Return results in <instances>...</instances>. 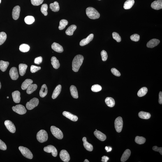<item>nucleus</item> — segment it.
<instances>
[{
    "mask_svg": "<svg viewBox=\"0 0 162 162\" xmlns=\"http://www.w3.org/2000/svg\"><path fill=\"white\" fill-rule=\"evenodd\" d=\"M33 81L30 79H26L23 83L22 84V88L23 90H26L27 89L28 87L32 84Z\"/></svg>",
    "mask_w": 162,
    "mask_h": 162,
    "instance_id": "28",
    "label": "nucleus"
},
{
    "mask_svg": "<svg viewBox=\"0 0 162 162\" xmlns=\"http://www.w3.org/2000/svg\"><path fill=\"white\" fill-rule=\"evenodd\" d=\"M48 92V89L47 86L45 84H44L42 85L41 89L39 92V95L40 97L42 98L44 97L47 94Z\"/></svg>",
    "mask_w": 162,
    "mask_h": 162,
    "instance_id": "23",
    "label": "nucleus"
},
{
    "mask_svg": "<svg viewBox=\"0 0 162 162\" xmlns=\"http://www.w3.org/2000/svg\"><path fill=\"white\" fill-rule=\"evenodd\" d=\"M83 56L77 55L75 56L72 62V69L75 72H77L82 64L84 60Z\"/></svg>",
    "mask_w": 162,
    "mask_h": 162,
    "instance_id": "1",
    "label": "nucleus"
},
{
    "mask_svg": "<svg viewBox=\"0 0 162 162\" xmlns=\"http://www.w3.org/2000/svg\"><path fill=\"white\" fill-rule=\"evenodd\" d=\"M98 1H101V0H98Z\"/></svg>",
    "mask_w": 162,
    "mask_h": 162,
    "instance_id": "61",
    "label": "nucleus"
},
{
    "mask_svg": "<svg viewBox=\"0 0 162 162\" xmlns=\"http://www.w3.org/2000/svg\"><path fill=\"white\" fill-rule=\"evenodd\" d=\"M153 150L157 151V152H159L160 154L162 155V148L158 147L156 146H154L153 147Z\"/></svg>",
    "mask_w": 162,
    "mask_h": 162,
    "instance_id": "52",
    "label": "nucleus"
},
{
    "mask_svg": "<svg viewBox=\"0 0 162 162\" xmlns=\"http://www.w3.org/2000/svg\"><path fill=\"white\" fill-rule=\"evenodd\" d=\"M1 82H0V89H1Z\"/></svg>",
    "mask_w": 162,
    "mask_h": 162,
    "instance_id": "58",
    "label": "nucleus"
},
{
    "mask_svg": "<svg viewBox=\"0 0 162 162\" xmlns=\"http://www.w3.org/2000/svg\"><path fill=\"white\" fill-rule=\"evenodd\" d=\"M147 91L148 89L147 87H142L138 91V95L139 97L144 96L147 94Z\"/></svg>",
    "mask_w": 162,
    "mask_h": 162,
    "instance_id": "37",
    "label": "nucleus"
},
{
    "mask_svg": "<svg viewBox=\"0 0 162 162\" xmlns=\"http://www.w3.org/2000/svg\"><path fill=\"white\" fill-rule=\"evenodd\" d=\"M63 115L71 120L74 121H77L78 120V117L77 116L66 111L64 112L63 113Z\"/></svg>",
    "mask_w": 162,
    "mask_h": 162,
    "instance_id": "17",
    "label": "nucleus"
},
{
    "mask_svg": "<svg viewBox=\"0 0 162 162\" xmlns=\"http://www.w3.org/2000/svg\"><path fill=\"white\" fill-rule=\"evenodd\" d=\"M158 103L160 104L161 105L162 104V93L161 91L159 93Z\"/></svg>",
    "mask_w": 162,
    "mask_h": 162,
    "instance_id": "53",
    "label": "nucleus"
},
{
    "mask_svg": "<svg viewBox=\"0 0 162 162\" xmlns=\"http://www.w3.org/2000/svg\"><path fill=\"white\" fill-rule=\"evenodd\" d=\"M44 150L45 152L47 153H52L53 156L56 157L57 156V151L56 148L54 146L52 145L47 146L44 148Z\"/></svg>",
    "mask_w": 162,
    "mask_h": 162,
    "instance_id": "9",
    "label": "nucleus"
},
{
    "mask_svg": "<svg viewBox=\"0 0 162 162\" xmlns=\"http://www.w3.org/2000/svg\"><path fill=\"white\" fill-rule=\"evenodd\" d=\"M113 37L118 43L121 41V37L119 36L118 33L116 32H113L112 33Z\"/></svg>",
    "mask_w": 162,
    "mask_h": 162,
    "instance_id": "44",
    "label": "nucleus"
},
{
    "mask_svg": "<svg viewBox=\"0 0 162 162\" xmlns=\"http://www.w3.org/2000/svg\"><path fill=\"white\" fill-rule=\"evenodd\" d=\"M84 162H89V161H88V160L87 159H85L84 161Z\"/></svg>",
    "mask_w": 162,
    "mask_h": 162,
    "instance_id": "57",
    "label": "nucleus"
},
{
    "mask_svg": "<svg viewBox=\"0 0 162 162\" xmlns=\"http://www.w3.org/2000/svg\"><path fill=\"white\" fill-rule=\"evenodd\" d=\"M7 98H9V97H8V96L7 97Z\"/></svg>",
    "mask_w": 162,
    "mask_h": 162,
    "instance_id": "60",
    "label": "nucleus"
},
{
    "mask_svg": "<svg viewBox=\"0 0 162 162\" xmlns=\"http://www.w3.org/2000/svg\"><path fill=\"white\" fill-rule=\"evenodd\" d=\"M12 98L13 101L16 103H20L21 98L20 97L21 93L20 92L18 91H16L14 92L12 94Z\"/></svg>",
    "mask_w": 162,
    "mask_h": 162,
    "instance_id": "16",
    "label": "nucleus"
},
{
    "mask_svg": "<svg viewBox=\"0 0 162 162\" xmlns=\"http://www.w3.org/2000/svg\"><path fill=\"white\" fill-rule=\"evenodd\" d=\"M140 36L138 34H134L130 36V39L133 41L137 42L140 40Z\"/></svg>",
    "mask_w": 162,
    "mask_h": 162,
    "instance_id": "46",
    "label": "nucleus"
},
{
    "mask_svg": "<svg viewBox=\"0 0 162 162\" xmlns=\"http://www.w3.org/2000/svg\"><path fill=\"white\" fill-rule=\"evenodd\" d=\"M131 152L129 149H127L124 151L121 156V162H124L127 161L131 155Z\"/></svg>",
    "mask_w": 162,
    "mask_h": 162,
    "instance_id": "22",
    "label": "nucleus"
},
{
    "mask_svg": "<svg viewBox=\"0 0 162 162\" xmlns=\"http://www.w3.org/2000/svg\"><path fill=\"white\" fill-rule=\"evenodd\" d=\"M91 89L93 92H97L101 90L102 87L98 84H95L92 86Z\"/></svg>",
    "mask_w": 162,
    "mask_h": 162,
    "instance_id": "43",
    "label": "nucleus"
},
{
    "mask_svg": "<svg viewBox=\"0 0 162 162\" xmlns=\"http://www.w3.org/2000/svg\"><path fill=\"white\" fill-rule=\"evenodd\" d=\"M40 69H41V67H40L32 65L31 66V71L32 73H34L40 70Z\"/></svg>",
    "mask_w": 162,
    "mask_h": 162,
    "instance_id": "48",
    "label": "nucleus"
},
{
    "mask_svg": "<svg viewBox=\"0 0 162 162\" xmlns=\"http://www.w3.org/2000/svg\"><path fill=\"white\" fill-rule=\"evenodd\" d=\"M151 7L154 9L158 10L162 8V1L157 0L153 2L151 5Z\"/></svg>",
    "mask_w": 162,
    "mask_h": 162,
    "instance_id": "15",
    "label": "nucleus"
},
{
    "mask_svg": "<svg viewBox=\"0 0 162 162\" xmlns=\"http://www.w3.org/2000/svg\"><path fill=\"white\" fill-rule=\"evenodd\" d=\"M44 0H31V3L33 6H38L43 3Z\"/></svg>",
    "mask_w": 162,
    "mask_h": 162,
    "instance_id": "45",
    "label": "nucleus"
},
{
    "mask_svg": "<svg viewBox=\"0 0 162 162\" xmlns=\"http://www.w3.org/2000/svg\"><path fill=\"white\" fill-rule=\"evenodd\" d=\"M50 8L52 11L55 12L59 11L60 9L58 3L56 1L53 3H50Z\"/></svg>",
    "mask_w": 162,
    "mask_h": 162,
    "instance_id": "31",
    "label": "nucleus"
},
{
    "mask_svg": "<svg viewBox=\"0 0 162 162\" xmlns=\"http://www.w3.org/2000/svg\"><path fill=\"white\" fill-rule=\"evenodd\" d=\"M52 48L55 52L61 53L63 52V47L61 45L56 43H54L52 45Z\"/></svg>",
    "mask_w": 162,
    "mask_h": 162,
    "instance_id": "19",
    "label": "nucleus"
},
{
    "mask_svg": "<svg viewBox=\"0 0 162 162\" xmlns=\"http://www.w3.org/2000/svg\"><path fill=\"white\" fill-rule=\"evenodd\" d=\"M70 91L73 97L75 98H78V93L76 87L75 86L72 85L70 87Z\"/></svg>",
    "mask_w": 162,
    "mask_h": 162,
    "instance_id": "25",
    "label": "nucleus"
},
{
    "mask_svg": "<svg viewBox=\"0 0 162 162\" xmlns=\"http://www.w3.org/2000/svg\"><path fill=\"white\" fill-rule=\"evenodd\" d=\"M0 149L3 150H6L7 147L6 144L0 139Z\"/></svg>",
    "mask_w": 162,
    "mask_h": 162,
    "instance_id": "50",
    "label": "nucleus"
},
{
    "mask_svg": "<svg viewBox=\"0 0 162 162\" xmlns=\"http://www.w3.org/2000/svg\"><path fill=\"white\" fill-rule=\"evenodd\" d=\"M37 88V85L36 84H31L27 89L26 93L28 94H30L36 90Z\"/></svg>",
    "mask_w": 162,
    "mask_h": 162,
    "instance_id": "35",
    "label": "nucleus"
},
{
    "mask_svg": "<svg viewBox=\"0 0 162 162\" xmlns=\"http://www.w3.org/2000/svg\"><path fill=\"white\" fill-rule=\"evenodd\" d=\"M51 63L53 68L55 69H57L60 66L59 61L55 57H53L51 59Z\"/></svg>",
    "mask_w": 162,
    "mask_h": 162,
    "instance_id": "26",
    "label": "nucleus"
},
{
    "mask_svg": "<svg viewBox=\"0 0 162 162\" xmlns=\"http://www.w3.org/2000/svg\"><path fill=\"white\" fill-rule=\"evenodd\" d=\"M62 88V86L59 85L56 87L53 93L52 97L53 99H55L57 98L60 93Z\"/></svg>",
    "mask_w": 162,
    "mask_h": 162,
    "instance_id": "24",
    "label": "nucleus"
},
{
    "mask_svg": "<svg viewBox=\"0 0 162 162\" xmlns=\"http://www.w3.org/2000/svg\"><path fill=\"white\" fill-rule=\"evenodd\" d=\"M7 37L6 33L4 32L0 33V45L4 43Z\"/></svg>",
    "mask_w": 162,
    "mask_h": 162,
    "instance_id": "41",
    "label": "nucleus"
},
{
    "mask_svg": "<svg viewBox=\"0 0 162 162\" xmlns=\"http://www.w3.org/2000/svg\"><path fill=\"white\" fill-rule=\"evenodd\" d=\"M37 140L41 143L46 141L48 139V134L46 131L44 130H41L37 133Z\"/></svg>",
    "mask_w": 162,
    "mask_h": 162,
    "instance_id": "3",
    "label": "nucleus"
},
{
    "mask_svg": "<svg viewBox=\"0 0 162 162\" xmlns=\"http://www.w3.org/2000/svg\"><path fill=\"white\" fill-rule=\"evenodd\" d=\"M50 131L54 136L59 139H62L63 137V133L61 130L58 128L54 126L50 127Z\"/></svg>",
    "mask_w": 162,
    "mask_h": 162,
    "instance_id": "4",
    "label": "nucleus"
},
{
    "mask_svg": "<svg viewBox=\"0 0 162 162\" xmlns=\"http://www.w3.org/2000/svg\"><path fill=\"white\" fill-rule=\"evenodd\" d=\"M83 141L84 142L83 145L84 148L86 150L89 151H92L93 149V146L91 144H89L87 141V138L86 137H84L83 138Z\"/></svg>",
    "mask_w": 162,
    "mask_h": 162,
    "instance_id": "21",
    "label": "nucleus"
},
{
    "mask_svg": "<svg viewBox=\"0 0 162 162\" xmlns=\"http://www.w3.org/2000/svg\"><path fill=\"white\" fill-rule=\"evenodd\" d=\"M114 124L116 131L118 133H120L123 127V121L122 118L120 117H117L115 119Z\"/></svg>",
    "mask_w": 162,
    "mask_h": 162,
    "instance_id": "7",
    "label": "nucleus"
},
{
    "mask_svg": "<svg viewBox=\"0 0 162 162\" xmlns=\"http://www.w3.org/2000/svg\"><path fill=\"white\" fill-rule=\"evenodd\" d=\"M109 159V158L107 156H104L102 157V161L103 162H107Z\"/></svg>",
    "mask_w": 162,
    "mask_h": 162,
    "instance_id": "54",
    "label": "nucleus"
},
{
    "mask_svg": "<svg viewBox=\"0 0 162 162\" xmlns=\"http://www.w3.org/2000/svg\"><path fill=\"white\" fill-rule=\"evenodd\" d=\"M9 75L11 78L12 80H17L19 77L18 72L17 68L15 67H13L11 68L10 70Z\"/></svg>",
    "mask_w": 162,
    "mask_h": 162,
    "instance_id": "12",
    "label": "nucleus"
},
{
    "mask_svg": "<svg viewBox=\"0 0 162 162\" xmlns=\"http://www.w3.org/2000/svg\"><path fill=\"white\" fill-rule=\"evenodd\" d=\"M13 111L20 115H23L26 113V110L23 105H18L12 107Z\"/></svg>",
    "mask_w": 162,
    "mask_h": 162,
    "instance_id": "8",
    "label": "nucleus"
},
{
    "mask_svg": "<svg viewBox=\"0 0 162 162\" xmlns=\"http://www.w3.org/2000/svg\"><path fill=\"white\" fill-rule=\"evenodd\" d=\"M9 65L8 62H6L3 60L0 61V69L3 72L6 71Z\"/></svg>",
    "mask_w": 162,
    "mask_h": 162,
    "instance_id": "34",
    "label": "nucleus"
},
{
    "mask_svg": "<svg viewBox=\"0 0 162 162\" xmlns=\"http://www.w3.org/2000/svg\"><path fill=\"white\" fill-rule=\"evenodd\" d=\"M101 54L102 60L103 61H106L108 57L107 52L105 50H103L102 51Z\"/></svg>",
    "mask_w": 162,
    "mask_h": 162,
    "instance_id": "47",
    "label": "nucleus"
},
{
    "mask_svg": "<svg viewBox=\"0 0 162 162\" xmlns=\"http://www.w3.org/2000/svg\"><path fill=\"white\" fill-rule=\"evenodd\" d=\"M30 47L28 45L26 44H22L19 47V50L22 52H28Z\"/></svg>",
    "mask_w": 162,
    "mask_h": 162,
    "instance_id": "36",
    "label": "nucleus"
},
{
    "mask_svg": "<svg viewBox=\"0 0 162 162\" xmlns=\"http://www.w3.org/2000/svg\"><path fill=\"white\" fill-rule=\"evenodd\" d=\"M135 141L138 144H143L145 142L146 139L144 137L137 136L135 137Z\"/></svg>",
    "mask_w": 162,
    "mask_h": 162,
    "instance_id": "40",
    "label": "nucleus"
},
{
    "mask_svg": "<svg viewBox=\"0 0 162 162\" xmlns=\"http://www.w3.org/2000/svg\"><path fill=\"white\" fill-rule=\"evenodd\" d=\"M68 24V22L65 19H62L60 22L59 29L60 30H62L64 29L66 27V26Z\"/></svg>",
    "mask_w": 162,
    "mask_h": 162,
    "instance_id": "38",
    "label": "nucleus"
},
{
    "mask_svg": "<svg viewBox=\"0 0 162 162\" xmlns=\"http://www.w3.org/2000/svg\"><path fill=\"white\" fill-rule=\"evenodd\" d=\"M1 0H0V4H1Z\"/></svg>",
    "mask_w": 162,
    "mask_h": 162,
    "instance_id": "59",
    "label": "nucleus"
},
{
    "mask_svg": "<svg viewBox=\"0 0 162 162\" xmlns=\"http://www.w3.org/2000/svg\"><path fill=\"white\" fill-rule=\"evenodd\" d=\"M43 61V58L41 57H36L35 59L34 63L37 64H39Z\"/></svg>",
    "mask_w": 162,
    "mask_h": 162,
    "instance_id": "51",
    "label": "nucleus"
},
{
    "mask_svg": "<svg viewBox=\"0 0 162 162\" xmlns=\"http://www.w3.org/2000/svg\"><path fill=\"white\" fill-rule=\"evenodd\" d=\"M94 134L98 139L101 141H104L106 139V135L101 131L96 130L94 131Z\"/></svg>",
    "mask_w": 162,
    "mask_h": 162,
    "instance_id": "20",
    "label": "nucleus"
},
{
    "mask_svg": "<svg viewBox=\"0 0 162 162\" xmlns=\"http://www.w3.org/2000/svg\"><path fill=\"white\" fill-rule=\"evenodd\" d=\"M86 13L87 16L91 19H97L100 16L99 12L95 9L92 7H89L86 9Z\"/></svg>",
    "mask_w": 162,
    "mask_h": 162,
    "instance_id": "2",
    "label": "nucleus"
},
{
    "mask_svg": "<svg viewBox=\"0 0 162 162\" xmlns=\"http://www.w3.org/2000/svg\"><path fill=\"white\" fill-rule=\"evenodd\" d=\"M35 21L34 17L31 16H26L24 19L25 22L27 24H31L33 23Z\"/></svg>",
    "mask_w": 162,
    "mask_h": 162,
    "instance_id": "39",
    "label": "nucleus"
},
{
    "mask_svg": "<svg viewBox=\"0 0 162 162\" xmlns=\"http://www.w3.org/2000/svg\"><path fill=\"white\" fill-rule=\"evenodd\" d=\"M112 73L114 75L116 76L119 77L121 75V74L118 70L115 68H113L111 69Z\"/></svg>",
    "mask_w": 162,
    "mask_h": 162,
    "instance_id": "49",
    "label": "nucleus"
},
{
    "mask_svg": "<svg viewBox=\"0 0 162 162\" xmlns=\"http://www.w3.org/2000/svg\"><path fill=\"white\" fill-rule=\"evenodd\" d=\"M60 157L63 161L68 162L70 160L69 155L67 151L65 150H62L60 151L59 154Z\"/></svg>",
    "mask_w": 162,
    "mask_h": 162,
    "instance_id": "11",
    "label": "nucleus"
},
{
    "mask_svg": "<svg viewBox=\"0 0 162 162\" xmlns=\"http://www.w3.org/2000/svg\"><path fill=\"white\" fill-rule=\"evenodd\" d=\"M20 7L18 6H15L13 9L12 12V16L15 20L18 19L20 15Z\"/></svg>",
    "mask_w": 162,
    "mask_h": 162,
    "instance_id": "13",
    "label": "nucleus"
},
{
    "mask_svg": "<svg viewBox=\"0 0 162 162\" xmlns=\"http://www.w3.org/2000/svg\"><path fill=\"white\" fill-rule=\"evenodd\" d=\"M108 149H109L108 147H107V146H106V147H105V149L107 151L108 150Z\"/></svg>",
    "mask_w": 162,
    "mask_h": 162,
    "instance_id": "56",
    "label": "nucleus"
},
{
    "mask_svg": "<svg viewBox=\"0 0 162 162\" xmlns=\"http://www.w3.org/2000/svg\"><path fill=\"white\" fill-rule=\"evenodd\" d=\"M19 149L23 155L25 157L29 159H32L33 158V154L27 148L23 146H20L19 147Z\"/></svg>",
    "mask_w": 162,
    "mask_h": 162,
    "instance_id": "5",
    "label": "nucleus"
},
{
    "mask_svg": "<svg viewBox=\"0 0 162 162\" xmlns=\"http://www.w3.org/2000/svg\"><path fill=\"white\" fill-rule=\"evenodd\" d=\"M135 3L134 0H127L125 2L124 7L125 9L131 8Z\"/></svg>",
    "mask_w": 162,
    "mask_h": 162,
    "instance_id": "30",
    "label": "nucleus"
},
{
    "mask_svg": "<svg viewBox=\"0 0 162 162\" xmlns=\"http://www.w3.org/2000/svg\"><path fill=\"white\" fill-rule=\"evenodd\" d=\"M138 116L140 118L147 119L150 118L151 116L149 113L141 111L139 112Z\"/></svg>",
    "mask_w": 162,
    "mask_h": 162,
    "instance_id": "32",
    "label": "nucleus"
},
{
    "mask_svg": "<svg viewBox=\"0 0 162 162\" xmlns=\"http://www.w3.org/2000/svg\"><path fill=\"white\" fill-rule=\"evenodd\" d=\"M109 149L107 151V152H110V151H111L112 150V147H108Z\"/></svg>",
    "mask_w": 162,
    "mask_h": 162,
    "instance_id": "55",
    "label": "nucleus"
},
{
    "mask_svg": "<svg viewBox=\"0 0 162 162\" xmlns=\"http://www.w3.org/2000/svg\"><path fill=\"white\" fill-rule=\"evenodd\" d=\"M105 102L106 105L110 107H113L115 105V100L112 97L107 98L105 99Z\"/></svg>",
    "mask_w": 162,
    "mask_h": 162,
    "instance_id": "33",
    "label": "nucleus"
},
{
    "mask_svg": "<svg viewBox=\"0 0 162 162\" xmlns=\"http://www.w3.org/2000/svg\"><path fill=\"white\" fill-rule=\"evenodd\" d=\"M48 9V5L46 4H43L42 5L40 11L43 14L46 16L48 14L47 10Z\"/></svg>",
    "mask_w": 162,
    "mask_h": 162,
    "instance_id": "42",
    "label": "nucleus"
},
{
    "mask_svg": "<svg viewBox=\"0 0 162 162\" xmlns=\"http://www.w3.org/2000/svg\"><path fill=\"white\" fill-rule=\"evenodd\" d=\"M77 29V26L75 25H72L70 26L67 29L66 33L67 35L68 36H72L74 32Z\"/></svg>",
    "mask_w": 162,
    "mask_h": 162,
    "instance_id": "29",
    "label": "nucleus"
},
{
    "mask_svg": "<svg viewBox=\"0 0 162 162\" xmlns=\"http://www.w3.org/2000/svg\"><path fill=\"white\" fill-rule=\"evenodd\" d=\"M160 40L156 39H153L148 42L147 44V47L149 48H153L157 46L160 43Z\"/></svg>",
    "mask_w": 162,
    "mask_h": 162,
    "instance_id": "18",
    "label": "nucleus"
},
{
    "mask_svg": "<svg viewBox=\"0 0 162 162\" xmlns=\"http://www.w3.org/2000/svg\"><path fill=\"white\" fill-rule=\"evenodd\" d=\"M27 66L25 64H20L19 65V72L21 76H23L26 73Z\"/></svg>",
    "mask_w": 162,
    "mask_h": 162,
    "instance_id": "27",
    "label": "nucleus"
},
{
    "mask_svg": "<svg viewBox=\"0 0 162 162\" xmlns=\"http://www.w3.org/2000/svg\"><path fill=\"white\" fill-rule=\"evenodd\" d=\"M94 37V35L93 34H90L87 38L84 39L80 42V45L81 46H84L88 44L92 40Z\"/></svg>",
    "mask_w": 162,
    "mask_h": 162,
    "instance_id": "14",
    "label": "nucleus"
},
{
    "mask_svg": "<svg viewBox=\"0 0 162 162\" xmlns=\"http://www.w3.org/2000/svg\"><path fill=\"white\" fill-rule=\"evenodd\" d=\"M4 124L7 129L11 133H15L16 131V128L14 125L12 121L9 120L5 121Z\"/></svg>",
    "mask_w": 162,
    "mask_h": 162,
    "instance_id": "10",
    "label": "nucleus"
},
{
    "mask_svg": "<svg viewBox=\"0 0 162 162\" xmlns=\"http://www.w3.org/2000/svg\"><path fill=\"white\" fill-rule=\"evenodd\" d=\"M39 102V100L38 98H34L30 100L29 102H27L26 104V107L28 110H32L34 109L35 107H37L38 105Z\"/></svg>",
    "mask_w": 162,
    "mask_h": 162,
    "instance_id": "6",
    "label": "nucleus"
}]
</instances>
